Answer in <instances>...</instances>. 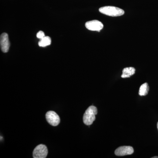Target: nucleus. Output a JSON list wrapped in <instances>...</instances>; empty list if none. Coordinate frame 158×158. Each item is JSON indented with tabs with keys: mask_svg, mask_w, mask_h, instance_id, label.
<instances>
[{
	"mask_svg": "<svg viewBox=\"0 0 158 158\" xmlns=\"http://www.w3.org/2000/svg\"><path fill=\"white\" fill-rule=\"evenodd\" d=\"M99 11L102 14L113 17L121 16L124 14V11L123 9L114 6H108L101 7L99 9Z\"/></svg>",
	"mask_w": 158,
	"mask_h": 158,
	"instance_id": "f257e3e1",
	"label": "nucleus"
},
{
	"mask_svg": "<svg viewBox=\"0 0 158 158\" xmlns=\"http://www.w3.org/2000/svg\"><path fill=\"white\" fill-rule=\"evenodd\" d=\"M98 110L96 107L91 106L88 108L85 111L83 121L86 125H90L93 123L95 119V115L97 114Z\"/></svg>",
	"mask_w": 158,
	"mask_h": 158,
	"instance_id": "f03ea898",
	"label": "nucleus"
},
{
	"mask_svg": "<svg viewBox=\"0 0 158 158\" xmlns=\"http://www.w3.org/2000/svg\"><path fill=\"white\" fill-rule=\"evenodd\" d=\"M48 154V150L45 145L40 144L37 145L33 151L34 158H45Z\"/></svg>",
	"mask_w": 158,
	"mask_h": 158,
	"instance_id": "7ed1b4c3",
	"label": "nucleus"
},
{
	"mask_svg": "<svg viewBox=\"0 0 158 158\" xmlns=\"http://www.w3.org/2000/svg\"><path fill=\"white\" fill-rule=\"evenodd\" d=\"M46 118L48 122L53 126H57L60 123L59 116L54 111H50L48 112L46 114Z\"/></svg>",
	"mask_w": 158,
	"mask_h": 158,
	"instance_id": "20e7f679",
	"label": "nucleus"
},
{
	"mask_svg": "<svg viewBox=\"0 0 158 158\" xmlns=\"http://www.w3.org/2000/svg\"><path fill=\"white\" fill-rule=\"evenodd\" d=\"M85 27L87 29L90 31L100 32L103 28V24L98 20H94L86 22L85 23Z\"/></svg>",
	"mask_w": 158,
	"mask_h": 158,
	"instance_id": "39448f33",
	"label": "nucleus"
},
{
	"mask_svg": "<svg viewBox=\"0 0 158 158\" xmlns=\"http://www.w3.org/2000/svg\"><path fill=\"white\" fill-rule=\"evenodd\" d=\"M0 45L2 51L4 53L8 52L10 48V42L8 34L6 33H3L0 37Z\"/></svg>",
	"mask_w": 158,
	"mask_h": 158,
	"instance_id": "423d86ee",
	"label": "nucleus"
},
{
	"mask_svg": "<svg viewBox=\"0 0 158 158\" xmlns=\"http://www.w3.org/2000/svg\"><path fill=\"white\" fill-rule=\"evenodd\" d=\"M134 152V149L131 146H121L116 150L115 154L117 156H124L132 154Z\"/></svg>",
	"mask_w": 158,
	"mask_h": 158,
	"instance_id": "0eeeda50",
	"label": "nucleus"
},
{
	"mask_svg": "<svg viewBox=\"0 0 158 158\" xmlns=\"http://www.w3.org/2000/svg\"><path fill=\"white\" fill-rule=\"evenodd\" d=\"M135 73V69L134 67H127L124 68L123 70V74L121 77L123 78L130 77Z\"/></svg>",
	"mask_w": 158,
	"mask_h": 158,
	"instance_id": "6e6552de",
	"label": "nucleus"
},
{
	"mask_svg": "<svg viewBox=\"0 0 158 158\" xmlns=\"http://www.w3.org/2000/svg\"><path fill=\"white\" fill-rule=\"evenodd\" d=\"M52 40L50 37L48 36H45L44 38L40 39L38 42V45L41 47H45L51 44Z\"/></svg>",
	"mask_w": 158,
	"mask_h": 158,
	"instance_id": "1a4fd4ad",
	"label": "nucleus"
},
{
	"mask_svg": "<svg viewBox=\"0 0 158 158\" xmlns=\"http://www.w3.org/2000/svg\"><path fill=\"white\" fill-rule=\"evenodd\" d=\"M149 91V86L147 83L141 85L139 90V94L140 96H145L148 94Z\"/></svg>",
	"mask_w": 158,
	"mask_h": 158,
	"instance_id": "9d476101",
	"label": "nucleus"
},
{
	"mask_svg": "<svg viewBox=\"0 0 158 158\" xmlns=\"http://www.w3.org/2000/svg\"><path fill=\"white\" fill-rule=\"evenodd\" d=\"M45 34L42 31H40L37 34V37L38 39H41L45 37Z\"/></svg>",
	"mask_w": 158,
	"mask_h": 158,
	"instance_id": "9b49d317",
	"label": "nucleus"
},
{
	"mask_svg": "<svg viewBox=\"0 0 158 158\" xmlns=\"http://www.w3.org/2000/svg\"><path fill=\"white\" fill-rule=\"evenodd\" d=\"M152 158H158V156H154L153 157H152Z\"/></svg>",
	"mask_w": 158,
	"mask_h": 158,
	"instance_id": "f8f14e48",
	"label": "nucleus"
},
{
	"mask_svg": "<svg viewBox=\"0 0 158 158\" xmlns=\"http://www.w3.org/2000/svg\"><path fill=\"white\" fill-rule=\"evenodd\" d=\"M157 128H158V122L157 123Z\"/></svg>",
	"mask_w": 158,
	"mask_h": 158,
	"instance_id": "ddd939ff",
	"label": "nucleus"
}]
</instances>
